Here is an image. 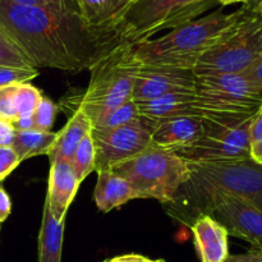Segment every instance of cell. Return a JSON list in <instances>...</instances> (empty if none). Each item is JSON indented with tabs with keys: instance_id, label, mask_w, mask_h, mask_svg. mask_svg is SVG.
Segmentation results:
<instances>
[{
	"instance_id": "8fae6325",
	"label": "cell",
	"mask_w": 262,
	"mask_h": 262,
	"mask_svg": "<svg viewBox=\"0 0 262 262\" xmlns=\"http://www.w3.org/2000/svg\"><path fill=\"white\" fill-rule=\"evenodd\" d=\"M196 72L193 69L141 63L136 74L132 100L137 104L176 92L193 91Z\"/></svg>"
},
{
	"instance_id": "ee69618b",
	"label": "cell",
	"mask_w": 262,
	"mask_h": 262,
	"mask_svg": "<svg viewBox=\"0 0 262 262\" xmlns=\"http://www.w3.org/2000/svg\"><path fill=\"white\" fill-rule=\"evenodd\" d=\"M260 12H262V8H261V10H260Z\"/></svg>"
},
{
	"instance_id": "7bdbcfd3",
	"label": "cell",
	"mask_w": 262,
	"mask_h": 262,
	"mask_svg": "<svg viewBox=\"0 0 262 262\" xmlns=\"http://www.w3.org/2000/svg\"><path fill=\"white\" fill-rule=\"evenodd\" d=\"M102 262H107V260L106 261H102Z\"/></svg>"
},
{
	"instance_id": "f546056e",
	"label": "cell",
	"mask_w": 262,
	"mask_h": 262,
	"mask_svg": "<svg viewBox=\"0 0 262 262\" xmlns=\"http://www.w3.org/2000/svg\"><path fill=\"white\" fill-rule=\"evenodd\" d=\"M19 84V83H18ZM15 84L0 87V119L13 122L15 118L14 105H13V94Z\"/></svg>"
},
{
	"instance_id": "e575fe53",
	"label": "cell",
	"mask_w": 262,
	"mask_h": 262,
	"mask_svg": "<svg viewBox=\"0 0 262 262\" xmlns=\"http://www.w3.org/2000/svg\"><path fill=\"white\" fill-rule=\"evenodd\" d=\"M12 211V201L9 194L3 187H0V225L9 217Z\"/></svg>"
},
{
	"instance_id": "d590c367",
	"label": "cell",
	"mask_w": 262,
	"mask_h": 262,
	"mask_svg": "<svg viewBox=\"0 0 262 262\" xmlns=\"http://www.w3.org/2000/svg\"><path fill=\"white\" fill-rule=\"evenodd\" d=\"M107 262H155V260H151V258L145 257L142 255L130 253V255L117 256V257L107 260Z\"/></svg>"
},
{
	"instance_id": "ab89813d",
	"label": "cell",
	"mask_w": 262,
	"mask_h": 262,
	"mask_svg": "<svg viewBox=\"0 0 262 262\" xmlns=\"http://www.w3.org/2000/svg\"><path fill=\"white\" fill-rule=\"evenodd\" d=\"M258 115H261V117H262V106H261V109H260V112H258Z\"/></svg>"
},
{
	"instance_id": "6da1fadb",
	"label": "cell",
	"mask_w": 262,
	"mask_h": 262,
	"mask_svg": "<svg viewBox=\"0 0 262 262\" xmlns=\"http://www.w3.org/2000/svg\"><path fill=\"white\" fill-rule=\"evenodd\" d=\"M0 31L36 69L69 73L90 69L123 40L122 30L92 28L78 10L26 7L0 0Z\"/></svg>"
},
{
	"instance_id": "ffe728a7",
	"label": "cell",
	"mask_w": 262,
	"mask_h": 262,
	"mask_svg": "<svg viewBox=\"0 0 262 262\" xmlns=\"http://www.w3.org/2000/svg\"><path fill=\"white\" fill-rule=\"evenodd\" d=\"M64 224L66 220L56 219L45 201L38 235V262H61Z\"/></svg>"
},
{
	"instance_id": "83f0119b",
	"label": "cell",
	"mask_w": 262,
	"mask_h": 262,
	"mask_svg": "<svg viewBox=\"0 0 262 262\" xmlns=\"http://www.w3.org/2000/svg\"><path fill=\"white\" fill-rule=\"evenodd\" d=\"M250 154L253 161L262 165V117L258 114L251 125Z\"/></svg>"
},
{
	"instance_id": "4fadbf2b",
	"label": "cell",
	"mask_w": 262,
	"mask_h": 262,
	"mask_svg": "<svg viewBox=\"0 0 262 262\" xmlns=\"http://www.w3.org/2000/svg\"><path fill=\"white\" fill-rule=\"evenodd\" d=\"M204 123L199 117H178L163 120L151 133L152 147L170 152H179L193 145L202 136Z\"/></svg>"
},
{
	"instance_id": "d6986e66",
	"label": "cell",
	"mask_w": 262,
	"mask_h": 262,
	"mask_svg": "<svg viewBox=\"0 0 262 262\" xmlns=\"http://www.w3.org/2000/svg\"><path fill=\"white\" fill-rule=\"evenodd\" d=\"M94 199L100 211L109 212L132 200H136V194L122 177L109 169L97 171V183L95 187Z\"/></svg>"
},
{
	"instance_id": "ba28073f",
	"label": "cell",
	"mask_w": 262,
	"mask_h": 262,
	"mask_svg": "<svg viewBox=\"0 0 262 262\" xmlns=\"http://www.w3.org/2000/svg\"><path fill=\"white\" fill-rule=\"evenodd\" d=\"M216 0H137L124 18L122 35L125 40L143 42L164 30L197 19L214 7Z\"/></svg>"
},
{
	"instance_id": "d4e9b609",
	"label": "cell",
	"mask_w": 262,
	"mask_h": 262,
	"mask_svg": "<svg viewBox=\"0 0 262 262\" xmlns=\"http://www.w3.org/2000/svg\"><path fill=\"white\" fill-rule=\"evenodd\" d=\"M0 67L17 69H32L27 56L0 31Z\"/></svg>"
},
{
	"instance_id": "836d02e7",
	"label": "cell",
	"mask_w": 262,
	"mask_h": 262,
	"mask_svg": "<svg viewBox=\"0 0 262 262\" xmlns=\"http://www.w3.org/2000/svg\"><path fill=\"white\" fill-rule=\"evenodd\" d=\"M245 74L253 82V84L262 94V56L245 72Z\"/></svg>"
},
{
	"instance_id": "484cf974",
	"label": "cell",
	"mask_w": 262,
	"mask_h": 262,
	"mask_svg": "<svg viewBox=\"0 0 262 262\" xmlns=\"http://www.w3.org/2000/svg\"><path fill=\"white\" fill-rule=\"evenodd\" d=\"M58 110L55 102L51 101L49 97L42 96L32 114L33 129L41 130V132H51V127L55 122Z\"/></svg>"
},
{
	"instance_id": "7a4b0ae2",
	"label": "cell",
	"mask_w": 262,
	"mask_h": 262,
	"mask_svg": "<svg viewBox=\"0 0 262 262\" xmlns=\"http://www.w3.org/2000/svg\"><path fill=\"white\" fill-rule=\"evenodd\" d=\"M188 163V179L166 211L191 227L210 215L220 197L235 196L262 210V165L252 159L223 163Z\"/></svg>"
},
{
	"instance_id": "60d3db41",
	"label": "cell",
	"mask_w": 262,
	"mask_h": 262,
	"mask_svg": "<svg viewBox=\"0 0 262 262\" xmlns=\"http://www.w3.org/2000/svg\"><path fill=\"white\" fill-rule=\"evenodd\" d=\"M155 262H166L165 260H155Z\"/></svg>"
},
{
	"instance_id": "9a60e30c",
	"label": "cell",
	"mask_w": 262,
	"mask_h": 262,
	"mask_svg": "<svg viewBox=\"0 0 262 262\" xmlns=\"http://www.w3.org/2000/svg\"><path fill=\"white\" fill-rule=\"evenodd\" d=\"M138 114L147 120L152 128L163 120L178 117H199L201 112L197 105L196 95L193 91L176 92L164 95L158 99L137 104Z\"/></svg>"
},
{
	"instance_id": "f1b7e54d",
	"label": "cell",
	"mask_w": 262,
	"mask_h": 262,
	"mask_svg": "<svg viewBox=\"0 0 262 262\" xmlns=\"http://www.w3.org/2000/svg\"><path fill=\"white\" fill-rule=\"evenodd\" d=\"M22 161L19 160L12 146L0 147V182L4 181Z\"/></svg>"
},
{
	"instance_id": "e0dca14e",
	"label": "cell",
	"mask_w": 262,
	"mask_h": 262,
	"mask_svg": "<svg viewBox=\"0 0 262 262\" xmlns=\"http://www.w3.org/2000/svg\"><path fill=\"white\" fill-rule=\"evenodd\" d=\"M84 22L102 31L122 30L132 0H74Z\"/></svg>"
},
{
	"instance_id": "1f68e13d",
	"label": "cell",
	"mask_w": 262,
	"mask_h": 262,
	"mask_svg": "<svg viewBox=\"0 0 262 262\" xmlns=\"http://www.w3.org/2000/svg\"><path fill=\"white\" fill-rule=\"evenodd\" d=\"M17 130L13 127L12 122L5 119H0V147L12 146L14 141V136Z\"/></svg>"
},
{
	"instance_id": "4dcf8cb0",
	"label": "cell",
	"mask_w": 262,
	"mask_h": 262,
	"mask_svg": "<svg viewBox=\"0 0 262 262\" xmlns=\"http://www.w3.org/2000/svg\"><path fill=\"white\" fill-rule=\"evenodd\" d=\"M9 2L26 7H53L78 10L74 0H9Z\"/></svg>"
},
{
	"instance_id": "9c48e42d",
	"label": "cell",
	"mask_w": 262,
	"mask_h": 262,
	"mask_svg": "<svg viewBox=\"0 0 262 262\" xmlns=\"http://www.w3.org/2000/svg\"><path fill=\"white\" fill-rule=\"evenodd\" d=\"M256 115L228 120L202 119L204 132L201 137L177 155L192 163H223L251 159L250 132Z\"/></svg>"
},
{
	"instance_id": "2e32d148",
	"label": "cell",
	"mask_w": 262,
	"mask_h": 262,
	"mask_svg": "<svg viewBox=\"0 0 262 262\" xmlns=\"http://www.w3.org/2000/svg\"><path fill=\"white\" fill-rule=\"evenodd\" d=\"M201 262H225L229 256L227 229L211 215H202L191 225Z\"/></svg>"
},
{
	"instance_id": "30bf717a",
	"label": "cell",
	"mask_w": 262,
	"mask_h": 262,
	"mask_svg": "<svg viewBox=\"0 0 262 262\" xmlns=\"http://www.w3.org/2000/svg\"><path fill=\"white\" fill-rule=\"evenodd\" d=\"M152 125L138 117L133 122L106 132H94L96 148V170H109L133 156L138 155L151 145Z\"/></svg>"
},
{
	"instance_id": "d6a6232c",
	"label": "cell",
	"mask_w": 262,
	"mask_h": 262,
	"mask_svg": "<svg viewBox=\"0 0 262 262\" xmlns=\"http://www.w3.org/2000/svg\"><path fill=\"white\" fill-rule=\"evenodd\" d=\"M225 262H262V251L251 248L246 253L241 255H229Z\"/></svg>"
},
{
	"instance_id": "5bb4252c",
	"label": "cell",
	"mask_w": 262,
	"mask_h": 262,
	"mask_svg": "<svg viewBox=\"0 0 262 262\" xmlns=\"http://www.w3.org/2000/svg\"><path fill=\"white\" fill-rule=\"evenodd\" d=\"M81 183L77 179L69 161H50V173L46 201L54 216L66 220L69 206L73 202Z\"/></svg>"
},
{
	"instance_id": "4316f807",
	"label": "cell",
	"mask_w": 262,
	"mask_h": 262,
	"mask_svg": "<svg viewBox=\"0 0 262 262\" xmlns=\"http://www.w3.org/2000/svg\"><path fill=\"white\" fill-rule=\"evenodd\" d=\"M38 76V69H17L0 67V87L9 84L27 83Z\"/></svg>"
},
{
	"instance_id": "7c38bea8",
	"label": "cell",
	"mask_w": 262,
	"mask_h": 262,
	"mask_svg": "<svg viewBox=\"0 0 262 262\" xmlns=\"http://www.w3.org/2000/svg\"><path fill=\"white\" fill-rule=\"evenodd\" d=\"M210 215L227 229L228 234L262 251V210L239 197L224 196L217 200Z\"/></svg>"
},
{
	"instance_id": "f35d334b",
	"label": "cell",
	"mask_w": 262,
	"mask_h": 262,
	"mask_svg": "<svg viewBox=\"0 0 262 262\" xmlns=\"http://www.w3.org/2000/svg\"><path fill=\"white\" fill-rule=\"evenodd\" d=\"M219 2L222 5H230V4H235V3H243V4H247L250 0H216Z\"/></svg>"
},
{
	"instance_id": "603a6c76",
	"label": "cell",
	"mask_w": 262,
	"mask_h": 262,
	"mask_svg": "<svg viewBox=\"0 0 262 262\" xmlns=\"http://www.w3.org/2000/svg\"><path fill=\"white\" fill-rule=\"evenodd\" d=\"M71 165L79 183L96 170V148L91 133L81 141L72 158Z\"/></svg>"
},
{
	"instance_id": "8992f818",
	"label": "cell",
	"mask_w": 262,
	"mask_h": 262,
	"mask_svg": "<svg viewBox=\"0 0 262 262\" xmlns=\"http://www.w3.org/2000/svg\"><path fill=\"white\" fill-rule=\"evenodd\" d=\"M193 92L201 119H241L258 114L262 94L245 73H196Z\"/></svg>"
},
{
	"instance_id": "277c9868",
	"label": "cell",
	"mask_w": 262,
	"mask_h": 262,
	"mask_svg": "<svg viewBox=\"0 0 262 262\" xmlns=\"http://www.w3.org/2000/svg\"><path fill=\"white\" fill-rule=\"evenodd\" d=\"M140 66L135 55V43L123 38L89 69V86L78 97L76 107L81 109L92 123L132 100Z\"/></svg>"
},
{
	"instance_id": "44dd1931",
	"label": "cell",
	"mask_w": 262,
	"mask_h": 262,
	"mask_svg": "<svg viewBox=\"0 0 262 262\" xmlns=\"http://www.w3.org/2000/svg\"><path fill=\"white\" fill-rule=\"evenodd\" d=\"M55 140V132H41L36 129L18 130L15 132L12 148L19 160L25 161L35 156L49 155Z\"/></svg>"
},
{
	"instance_id": "5b68a950",
	"label": "cell",
	"mask_w": 262,
	"mask_h": 262,
	"mask_svg": "<svg viewBox=\"0 0 262 262\" xmlns=\"http://www.w3.org/2000/svg\"><path fill=\"white\" fill-rule=\"evenodd\" d=\"M110 170L129 184L136 199H154L163 205L173 201L189 176L184 159L152 146Z\"/></svg>"
},
{
	"instance_id": "8d00e7d4",
	"label": "cell",
	"mask_w": 262,
	"mask_h": 262,
	"mask_svg": "<svg viewBox=\"0 0 262 262\" xmlns=\"http://www.w3.org/2000/svg\"><path fill=\"white\" fill-rule=\"evenodd\" d=\"M13 127L17 130H27V129H33V122L32 117H25V118H18V119L13 120L12 122Z\"/></svg>"
},
{
	"instance_id": "b9f144b4",
	"label": "cell",
	"mask_w": 262,
	"mask_h": 262,
	"mask_svg": "<svg viewBox=\"0 0 262 262\" xmlns=\"http://www.w3.org/2000/svg\"><path fill=\"white\" fill-rule=\"evenodd\" d=\"M132 2H133V4H135V3H136V2H137V0H132Z\"/></svg>"
},
{
	"instance_id": "ac0fdd59",
	"label": "cell",
	"mask_w": 262,
	"mask_h": 262,
	"mask_svg": "<svg viewBox=\"0 0 262 262\" xmlns=\"http://www.w3.org/2000/svg\"><path fill=\"white\" fill-rule=\"evenodd\" d=\"M91 120L81 109L76 107L73 115L69 118L63 129L56 133L55 143L48 155L50 161L66 160L71 163L78 145L87 135L91 133Z\"/></svg>"
},
{
	"instance_id": "3957f363",
	"label": "cell",
	"mask_w": 262,
	"mask_h": 262,
	"mask_svg": "<svg viewBox=\"0 0 262 262\" xmlns=\"http://www.w3.org/2000/svg\"><path fill=\"white\" fill-rule=\"evenodd\" d=\"M242 14L215 10L211 14L174 28L166 35L136 43L135 55L145 66L193 69L200 59L223 37Z\"/></svg>"
},
{
	"instance_id": "cb8c5ba5",
	"label": "cell",
	"mask_w": 262,
	"mask_h": 262,
	"mask_svg": "<svg viewBox=\"0 0 262 262\" xmlns=\"http://www.w3.org/2000/svg\"><path fill=\"white\" fill-rule=\"evenodd\" d=\"M41 99H42L41 91L30 82L15 84L14 94H13V105H14L15 114L14 120L18 118L32 117Z\"/></svg>"
},
{
	"instance_id": "7402d4cb",
	"label": "cell",
	"mask_w": 262,
	"mask_h": 262,
	"mask_svg": "<svg viewBox=\"0 0 262 262\" xmlns=\"http://www.w3.org/2000/svg\"><path fill=\"white\" fill-rule=\"evenodd\" d=\"M138 117H140V114H138L137 102L129 100V101L124 102L123 105L115 107L112 112L106 113L101 118L92 122L91 130H94V132H106V130L128 124V123L137 119Z\"/></svg>"
},
{
	"instance_id": "52a82bcc",
	"label": "cell",
	"mask_w": 262,
	"mask_h": 262,
	"mask_svg": "<svg viewBox=\"0 0 262 262\" xmlns=\"http://www.w3.org/2000/svg\"><path fill=\"white\" fill-rule=\"evenodd\" d=\"M262 56V12L242 14L197 63L196 73H245Z\"/></svg>"
},
{
	"instance_id": "74e56055",
	"label": "cell",
	"mask_w": 262,
	"mask_h": 262,
	"mask_svg": "<svg viewBox=\"0 0 262 262\" xmlns=\"http://www.w3.org/2000/svg\"><path fill=\"white\" fill-rule=\"evenodd\" d=\"M243 7L248 10H253V12H260L262 8V0H250L247 4H243Z\"/></svg>"
}]
</instances>
